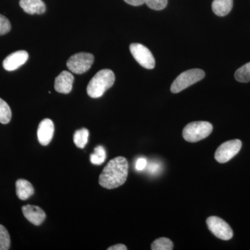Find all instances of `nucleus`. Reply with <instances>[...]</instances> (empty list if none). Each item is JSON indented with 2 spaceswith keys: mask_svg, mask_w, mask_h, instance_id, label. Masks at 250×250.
Segmentation results:
<instances>
[{
  "mask_svg": "<svg viewBox=\"0 0 250 250\" xmlns=\"http://www.w3.org/2000/svg\"><path fill=\"white\" fill-rule=\"evenodd\" d=\"M12 113L7 103L0 98V123L6 125L11 121Z\"/></svg>",
  "mask_w": 250,
  "mask_h": 250,
  "instance_id": "nucleus-17",
  "label": "nucleus"
},
{
  "mask_svg": "<svg viewBox=\"0 0 250 250\" xmlns=\"http://www.w3.org/2000/svg\"><path fill=\"white\" fill-rule=\"evenodd\" d=\"M151 249L152 250H173V243L169 238L161 237L153 242Z\"/></svg>",
  "mask_w": 250,
  "mask_h": 250,
  "instance_id": "nucleus-19",
  "label": "nucleus"
},
{
  "mask_svg": "<svg viewBox=\"0 0 250 250\" xmlns=\"http://www.w3.org/2000/svg\"><path fill=\"white\" fill-rule=\"evenodd\" d=\"M16 195L21 200H26L32 196L34 188L32 184L25 179H18L16 184Z\"/></svg>",
  "mask_w": 250,
  "mask_h": 250,
  "instance_id": "nucleus-14",
  "label": "nucleus"
},
{
  "mask_svg": "<svg viewBox=\"0 0 250 250\" xmlns=\"http://www.w3.org/2000/svg\"><path fill=\"white\" fill-rule=\"evenodd\" d=\"M54 133L53 122L48 118L42 120L39 125L37 131L38 139L41 145L43 146H48L53 138Z\"/></svg>",
  "mask_w": 250,
  "mask_h": 250,
  "instance_id": "nucleus-10",
  "label": "nucleus"
},
{
  "mask_svg": "<svg viewBox=\"0 0 250 250\" xmlns=\"http://www.w3.org/2000/svg\"><path fill=\"white\" fill-rule=\"evenodd\" d=\"M207 224L210 232L217 238L223 241H229L232 238V229L223 219L217 216L209 217L207 218Z\"/></svg>",
  "mask_w": 250,
  "mask_h": 250,
  "instance_id": "nucleus-6",
  "label": "nucleus"
},
{
  "mask_svg": "<svg viewBox=\"0 0 250 250\" xmlns=\"http://www.w3.org/2000/svg\"><path fill=\"white\" fill-rule=\"evenodd\" d=\"M242 142L240 140H232L223 143L215 152V160L220 164L228 162L240 152Z\"/></svg>",
  "mask_w": 250,
  "mask_h": 250,
  "instance_id": "nucleus-7",
  "label": "nucleus"
},
{
  "mask_svg": "<svg viewBox=\"0 0 250 250\" xmlns=\"http://www.w3.org/2000/svg\"><path fill=\"white\" fill-rule=\"evenodd\" d=\"M106 150L103 146H98L95 149V152L90 156V162L94 165H102L106 160Z\"/></svg>",
  "mask_w": 250,
  "mask_h": 250,
  "instance_id": "nucleus-18",
  "label": "nucleus"
},
{
  "mask_svg": "<svg viewBox=\"0 0 250 250\" xmlns=\"http://www.w3.org/2000/svg\"><path fill=\"white\" fill-rule=\"evenodd\" d=\"M115 79L112 70L108 69L100 70L90 80L87 86V93L92 98H101L106 90L113 86Z\"/></svg>",
  "mask_w": 250,
  "mask_h": 250,
  "instance_id": "nucleus-2",
  "label": "nucleus"
},
{
  "mask_svg": "<svg viewBox=\"0 0 250 250\" xmlns=\"http://www.w3.org/2000/svg\"><path fill=\"white\" fill-rule=\"evenodd\" d=\"M94 56L92 54L80 52L72 56L67 62V68L72 73H85L89 70L94 62Z\"/></svg>",
  "mask_w": 250,
  "mask_h": 250,
  "instance_id": "nucleus-5",
  "label": "nucleus"
},
{
  "mask_svg": "<svg viewBox=\"0 0 250 250\" xmlns=\"http://www.w3.org/2000/svg\"><path fill=\"white\" fill-rule=\"evenodd\" d=\"M129 164L123 156L114 158L108 163L100 175L99 184L106 189L116 188L126 182Z\"/></svg>",
  "mask_w": 250,
  "mask_h": 250,
  "instance_id": "nucleus-1",
  "label": "nucleus"
},
{
  "mask_svg": "<svg viewBox=\"0 0 250 250\" xmlns=\"http://www.w3.org/2000/svg\"><path fill=\"white\" fill-rule=\"evenodd\" d=\"M161 166L159 164L156 163H152L149 164L148 166V171L150 172L151 174H156L160 170Z\"/></svg>",
  "mask_w": 250,
  "mask_h": 250,
  "instance_id": "nucleus-25",
  "label": "nucleus"
},
{
  "mask_svg": "<svg viewBox=\"0 0 250 250\" xmlns=\"http://www.w3.org/2000/svg\"><path fill=\"white\" fill-rule=\"evenodd\" d=\"M147 165V161L145 158H140L136 161V169L138 171H142L146 168Z\"/></svg>",
  "mask_w": 250,
  "mask_h": 250,
  "instance_id": "nucleus-24",
  "label": "nucleus"
},
{
  "mask_svg": "<svg viewBox=\"0 0 250 250\" xmlns=\"http://www.w3.org/2000/svg\"><path fill=\"white\" fill-rule=\"evenodd\" d=\"M233 0H214L212 9L215 15L220 17L229 14L233 8Z\"/></svg>",
  "mask_w": 250,
  "mask_h": 250,
  "instance_id": "nucleus-15",
  "label": "nucleus"
},
{
  "mask_svg": "<svg viewBox=\"0 0 250 250\" xmlns=\"http://www.w3.org/2000/svg\"><path fill=\"white\" fill-rule=\"evenodd\" d=\"M29 59L26 51L20 50L10 54L3 62V67L7 71H14L24 65Z\"/></svg>",
  "mask_w": 250,
  "mask_h": 250,
  "instance_id": "nucleus-9",
  "label": "nucleus"
},
{
  "mask_svg": "<svg viewBox=\"0 0 250 250\" xmlns=\"http://www.w3.org/2000/svg\"><path fill=\"white\" fill-rule=\"evenodd\" d=\"M130 52L136 62L146 69H153L155 66V59L152 52L146 46L139 43L130 45Z\"/></svg>",
  "mask_w": 250,
  "mask_h": 250,
  "instance_id": "nucleus-8",
  "label": "nucleus"
},
{
  "mask_svg": "<svg viewBox=\"0 0 250 250\" xmlns=\"http://www.w3.org/2000/svg\"><path fill=\"white\" fill-rule=\"evenodd\" d=\"M148 7L156 11L165 9L167 4V0H146Z\"/></svg>",
  "mask_w": 250,
  "mask_h": 250,
  "instance_id": "nucleus-22",
  "label": "nucleus"
},
{
  "mask_svg": "<svg viewBox=\"0 0 250 250\" xmlns=\"http://www.w3.org/2000/svg\"><path fill=\"white\" fill-rule=\"evenodd\" d=\"M205 72L200 69H191L182 72L174 81L171 85V92L173 93H180L188 87L200 82L205 78Z\"/></svg>",
  "mask_w": 250,
  "mask_h": 250,
  "instance_id": "nucleus-4",
  "label": "nucleus"
},
{
  "mask_svg": "<svg viewBox=\"0 0 250 250\" xmlns=\"http://www.w3.org/2000/svg\"><path fill=\"white\" fill-rule=\"evenodd\" d=\"M127 248L123 244H118L108 248L107 250H126Z\"/></svg>",
  "mask_w": 250,
  "mask_h": 250,
  "instance_id": "nucleus-27",
  "label": "nucleus"
},
{
  "mask_svg": "<svg viewBox=\"0 0 250 250\" xmlns=\"http://www.w3.org/2000/svg\"><path fill=\"white\" fill-rule=\"evenodd\" d=\"M74 76L71 72L62 71L56 78L54 88L58 93L62 94L70 93L72 89Z\"/></svg>",
  "mask_w": 250,
  "mask_h": 250,
  "instance_id": "nucleus-12",
  "label": "nucleus"
},
{
  "mask_svg": "<svg viewBox=\"0 0 250 250\" xmlns=\"http://www.w3.org/2000/svg\"><path fill=\"white\" fill-rule=\"evenodd\" d=\"M235 78L238 82L248 83L250 81V62L240 67L235 72Z\"/></svg>",
  "mask_w": 250,
  "mask_h": 250,
  "instance_id": "nucleus-20",
  "label": "nucleus"
},
{
  "mask_svg": "<svg viewBox=\"0 0 250 250\" xmlns=\"http://www.w3.org/2000/svg\"><path fill=\"white\" fill-rule=\"evenodd\" d=\"M124 1L127 4L134 6H141L146 2V0H124Z\"/></svg>",
  "mask_w": 250,
  "mask_h": 250,
  "instance_id": "nucleus-26",
  "label": "nucleus"
},
{
  "mask_svg": "<svg viewBox=\"0 0 250 250\" xmlns=\"http://www.w3.org/2000/svg\"><path fill=\"white\" fill-rule=\"evenodd\" d=\"M11 246V238L5 227L0 225V250H8Z\"/></svg>",
  "mask_w": 250,
  "mask_h": 250,
  "instance_id": "nucleus-21",
  "label": "nucleus"
},
{
  "mask_svg": "<svg viewBox=\"0 0 250 250\" xmlns=\"http://www.w3.org/2000/svg\"><path fill=\"white\" fill-rule=\"evenodd\" d=\"M23 215L28 221L39 226L45 220L46 215L40 207L34 205H25L22 208Z\"/></svg>",
  "mask_w": 250,
  "mask_h": 250,
  "instance_id": "nucleus-11",
  "label": "nucleus"
},
{
  "mask_svg": "<svg viewBox=\"0 0 250 250\" xmlns=\"http://www.w3.org/2000/svg\"><path fill=\"white\" fill-rule=\"evenodd\" d=\"M11 29V23L9 20L5 16L0 14V35H4V34H7Z\"/></svg>",
  "mask_w": 250,
  "mask_h": 250,
  "instance_id": "nucleus-23",
  "label": "nucleus"
},
{
  "mask_svg": "<svg viewBox=\"0 0 250 250\" xmlns=\"http://www.w3.org/2000/svg\"><path fill=\"white\" fill-rule=\"evenodd\" d=\"M88 137H89V131L88 129L83 128V129L77 130L74 134V143L77 147H85L88 143Z\"/></svg>",
  "mask_w": 250,
  "mask_h": 250,
  "instance_id": "nucleus-16",
  "label": "nucleus"
},
{
  "mask_svg": "<svg viewBox=\"0 0 250 250\" xmlns=\"http://www.w3.org/2000/svg\"><path fill=\"white\" fill-rule=\"evenodd\" d=\"M212 131L213 125L208 122H193L184 127L183 137L188 142L196 143L208 137Z\"/></svg>",
  "mask_w": 250,
  "mask_h": 250,
  "instance_id": "nucleus-3",
  "label": "nucleus"
},
{
  "mask_svg": "<svg viewBox=\"0 0 250 250\" xmlns=\"http://www.w3.org/2000/svg\"><path fill=\"white\" fill-rule=\"evenodd\" d=\"M20 5L28 14H42L45 12V4L42 0H21Z\"/></svg>",
  "mask_w": 250,
  "mask_h": 250,
  "instance_id": "nucleus-13",
  "label": "nucleus"
}]
</instances>
